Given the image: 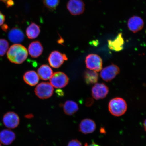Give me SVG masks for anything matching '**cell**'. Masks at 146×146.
<instances>
[{
    "label": "cell",
    "mask_w": 146,
    "mask_h": 146,
    "mask_svg": "<svg viewBox=\"0 0 146 146\" xmlns=\"http://www.w3.org/2000/svg\"><path fill=\"white\" fill-rule=\"evenodd\" d=\"M2 29L5 32H7L8 30V26L6 25H2Z\"/></svg>",
    "instance_id": "cell-27"
},
{
    "label": "cell",
    "mask_w": 146,
    "mask_h": 146,
    "mask_svg": "<svg viewBox=\"0 0 146 146\" xmlns=\"http://www.w3.org/2000/svg\"><path fill=\"white\" fill-rule=\"evenodd\" d=\"M68 60L66 55L57 51L51 52L48 58L49 64L53 68H58L62 65L65 61Z\"/></svg>",
    "instance_id": "cell-6"
},
{
    "label": "cell",
    "mask_w": 146,
    "mask_h": 146,
    "mask_svg": "<svg viewBox=\"0 0 146 146\" xmlns=\"http://www.w3.org/2000/svg\"><path fill=\"white\" fill-rule=\"evenodd\" d=\"M78 110V104L72 100H67L63 105L64 112L67 115H72L77 112Z\"/></svg>",
    "instance_id": "cell-19"
},
{
    "label": "cell",
    "mask_w": 146,
    "mask_h": 146,
    "mask_svg": "<svg viewBox=\"0 0 146 146\" xmlns=\"http://www.w3.org/2000/svg\"><path fill=\"white\" fill-rule=\"evenodd\" d=\"M28 52L23 45L15 44L10 47L7 53V58L11 62L20 64L26 60Z\"/></svg>",
    "instance_id": "cell-1"
},
{
    "label": "cell",
    "mask_w": 146,
    "mask_h": 146,
    "mask_svg": "<svg viewBox=\"0 0 146 146\" xmlns=\"http://www.w3.org/2000/svg\"><path fill=\"white\" fill-rule=\"evenodd\" d=\"M4 125L9 129H13L19 125L20 119L18 115L13 112H9L5 113L3 118Z\"/></svg>",
    "instance_id": "cell-9"
},
{
    "label": "cell",
    "mask_w": 146,
    "mask_h": 146,
    "mask_svg": "<svg viewBox=\"0 0 146 146\" xmlns=\"http://www.w3.org/2000/svg\"><path fill=\"white\" fill-rule=\"evenodd\" d=\"M0 146H1V144H0Z\"/></svg>",
    "instance_id": "cell-31"
},
{
    "label": "cell",
    "mask_w": 146,
    "mask_h": 146,
    "mask_svg": "<svg viewBox=\"0 0 146 146\" xmlns=\"http://www.w3.org/2000/svg\"><path fill=\"white\" fill-rule=\"evenodd\" d=\"M144 127H145V130L146 129V120H145V121H144Z\"/></svg>",
    "instance_id": "cell-30"
},
{
    "label": "cell",
    "mask_w": 146,
    "mask_h": 146,
    "mask_svg": "<svg viewBox=\"0 0 146 146\" xmlns=\"http://www.w3.org/2000/svg\"><path fill=\"white\" fill-rule=\"evenodd\" d=\"M84 78L87 84H95L97 82L98 75L96 71L86 70L84 74Z\"/></svg>",
    "instance_id": "cell-21"
},
{
    "label": "cell",
    "mask_w": 146,
    "mask_h": 146,
    "mask_svg": "<svg viewBox=\"0 0 146 146\" xmlns=\"http://www.w3.org/2000/svg\"><path fill=\"white\" fill-rule=\"evenodd\" d=\"M38 74L41 79L47 80L50 79L53 74V72L48 65H43L38 69Z\"/></svg>",
    "instance_id": "cell-18"
},
{
    "label": "cell",
    "mask_w": 146,
    "mask_h": 146,
    "mask_svg": "<svg viewBox=\"0 0 146 146\" xmlns=\"http://www.w3.org/2000/svg\"><path fill=\"white\" fill-rule=\"evenodd\" d=\"M0 1L4 3L8 8L13 6L14 4V1L13 0H0Z\"/></svg>",
    "instance_id": "cell-25"
},
{
    "label": "cell",
    "mask_w": 146,
    "mask_h": 146,
    "mask_svg": "<svg viewBox=\"0 0 146 146\" xmlns=\"http://www.w3.org/2000/svg\"><path fill=\"white\" fill-rule=\"evenodd\" d=\"M54 89L48 82H42L35 89V92L38 98L42 99H47L53 94Z\"/></svg>",
    "instance_id": "cell-3"
},
{
    "label": "cell",
    "mask_w": 146,
    "mask_h": 146,
    "mask_svg": "<svg viewBox=\"0 0 146 146\" xmlns=\"http://www.w3.org/2000/svg\"><path fill=\"white\" fill-rule=\"evenodd\" d=\"M23 79L25 83L31 86H34L37 84L39 81L38 74L34 71H29L25 73Z\"/></svg>",
    "instance_id": "cell-17"
},
{
    "label": "cell",
    "mask_w": 146,
    "mask_h": 146,
    "mask_svg": "<svg viewBox=\"0 0 146 146\" xmlns=\"http://www.w3.org/2000/svg\"><path fill=\"white\" fill-rule=\"evenodd\" d=\"M127 105L123 98H116L111 100L109 104V110L111 113L115 116L123 115L126 112Z\"/></svg>",
    "instance_id": "cell-2"
},
{
    "label": "cell",
    "mask_w": 146,
    "mask_h": 146,
    "mask_svg": "<svg viewBox=\"0 0 146 146\" xmlns=\"http://www.w3.org/2000/svg\"><path fill=\"white\" fill-rule=\"evenodd\" d=\"M144 25L143 20L138 16L131 17L128 21V27L129 30L134 33L141 31L143 28Z\"/></svg>",
    "instance_id": "cell-11"
},
{
    "label": "cell",
    "mask_w": 146,
    "mask_h": 146,
    "mask_svg": "<svg viewBox=\"0 0 146 146\" xmlns=\"http://www.w3.org/2000/svg\"><path fill=\"white\" fill-rule=\"evenodd\" d=\"M87 68L89 70L100 72L102 69L103 61L101 58L98 55L90 54L88 56L85 60Z\"/></svg>",
    "instance_id": "cell-5"
},
{
    "label": "cell",
    "mask_w": 146,
    "mask_h": 146,
    "mask_svg": "<svg viewBox=\"0 0 146 146\" xmlns=\"http://www.w3.org/2000/svg\"><path fill=\"white\" fill-rule=\"evenodd\" d=\"M9 43L7 40L0 39V56H4L8 51Z\"/></svg>",
    "instance_id": "cell-23"
},
{
    "label": "cell",
    "mask_w": 146,
    "mask_h": 146,
    "mask_svg": "<svg viewBox=\"0 0 146 146\" xmlns=\"http://www.w3.org/2000/svg\"><path fill=\"white\" fill-rule=\"evenodd\" d=\"M108 47L111 50L115 52H120L123 50L125 41L122 33L118 34L117 37L114 40H108Z\"/></svg>",
    "instance_id": "cell-14"
},
{
    "label": "cell",
    "mask_w": 146,
    "mask_h": 146,
    "mask_svg": "<svg viewBox=\"0 0 146 146\" xmlns=\"http://www.w3.org/2000/svg\"><path fill=\"white\" fill-rule=\"evenodd\" d=\"M85 146H100L99 145H98V144H96L94 142H92V143H91L89 145H88L87 143H86L85 145Z\"/></svg>",
    "instance_id": "cell-28"
},
{
    "label": "cell",
    "mask_w": 146,
    "mask_h": 146,
    "mask_svg": "<svg viewBox=\"0 0 146 146\" xmlns=\"http://www.w3.org/2000/svg\"><path fill=\"white\" fill-rule=\"evenodd\" d=\"M50 84L56 88H63L68 85L69 79L65 73L62 72H57L53 74L50 78Z\"/></svg>",
    "instance_id": "cell-4"
},
{
    "label": "cell",
    "mask_w": 146,
    "mask_h": 146,
    "mask_svg": "<svg viewBox=\"0 0 146 146\" xmlns=\"http://www.w3.org/2000/svg\"><path fill=\"white\" fill-rule=\"evenodd\" d=\"M109 92V88L104 83L96 84L92 89V96L96 100L104 98Z\"/></svg>",
    "instance_id": "cell-10"
},
{
    "label": "cell",
    "mask_w": 146,
    "mask_h": 146,
    "mask_svg": "<svg viewBox=\"0 0 146 146\" xmlns=\"http://www.w3.org/2000/svg\"><path fill=\"white\" fill-rule=\"evenodd\" d=\"M5 20V16L0 11V26L3 25Z\"/></svg>",
    "instance_id": "cell-26"
},
{
    "label": "cell",
    "mask_w": 146,
    "mask_h": 146,
    "mask_svg": "<svg viewBox=\"0 0 146 146\" xmlns=\"http://www.w3.org/2000/svg\"><path fill=\"white\" fill-rule=\"evenodd\" d=\"M96 128V124L94 120L90 119H85L80 123L79 131L83 134H90L94 132Z\"/></svg>",
    "instance_id": "cell-12"
},
{
    "label": "cell",
    "mask_w": 146,
    "mask_h": 146,
    "mask_svg": "<svg viewBox=\"0 0 146 146\" xmlns=\"http://www.w3.org/2000/svg\"><path fill=\"white\" fill-rule=\"evenodd\" d=\"M67 7L72 15H78L84 12L85 4L83 0H69Z\"/></svg>",
    "instance_id": "cell-7"
},
{
    "label": "cell",
    "mask_w": 146,
    "mask_h": 146,
    "mask_svg": "<svg viewBox=\"0 0 146 146\" xmlns=\"http://www.w3.org/2000/svg\"><path fill=\"white\" fill-rule=\"evenodd\" d=\"M120 69L116 65L113 64L105 67L100 72V76L104 81H110L119 74Z\"/></svg>",
    "instance_id": "cell-8"
},
{
    "label": "cell",
    "mask_w": 146,
    "mask_h": 146,
    "mask_svg": "<svg viewBox=\"0 0 146 146\" xmlns=\"http://www.w3.org/2000/svg\"><path fill=\"white\" fill-rule=\"evenodd\" d=\"M60 0H43V4L47 9L51 10H56L59 5Z\"/></svg>",
    "instance_id": "cell-22"
},
{
    "label": "cell",
    "mask_w": 146,
    "mask_h": 146,
    "mask_svg": "<svg viewBox=\"0 0 146 146\" xmlns=\"http://www.w3.org/2000/svg\"><path fill=\"white\" fill-rule=\"evenodd\" d=\"M15 138V133L10 129H4L0 132V142L3 145H10Z\"/></svg>",
    "instance_id": "cell-15"
},
{
    "label": "cell",
    "mask_w": 146,
    "mask_h": 146,
    "mask_svg": "<svg viewBox=\"0 0 146 146\" xmlns=\"http://www.w3.org/2000/svg\"><path fill=\"white\" fill-rule=\"evenodd\" d=\"M34 116L32 114H29L26 115L25 116V117L27 118H32Z\"/></svg>",
    "instance_id": "cell-29"
},
{
    "label": "cell",
    "mask_w": 146,
    "mask_h": 146,
    "mask_svg": "<svg viewBox=\"0 0 146 146\" xmlns=\"http://www.w3.org/2000/svg\"><path fill=\"white\" fill-rule=\"evenodd\" d=\"M43 48L42 45L39 41L32 42L29 45L28 52L32 57L36 58L42 53Z\"/></svg>",
    "instance_id": "cell-16"
},
{
    "label": "cell",
    "mask_w": 146,
    "mask_h": 146,
    "mask_svg": "<svg viewBox=\"0 0 146 146\" xmlns=\"http://www.w3.org/2000/svg\"><path fill=\"white\" fill-rule=\"evenodd\" d=\"M40 32V27L36 24L32 23L27 27L26 33L29 39H34L38 37Z\"/></svg>",
    "instance_id": "cell-20"
},
{
    "label": "cell",
    "mask_w": 146,
    "mask_h": 146,
    "mask_svg": "<svg viewBox=\"0 0 146 146\" xmlns=\"http://www.w3.org/2000/svg\"><path fill=\"white\" fill-rule=\"evenodd\" d=\"M67 146H82L81 142L77 139L71 140L68 143Z\"/></svg>",
    "instance_id": "cell-24"
},
{
    "label": "cell",
    "mask_w": 146,
    "mask_h": 146,
    "mask_svg": "<svg viewBox=\"0 0 146 146\" xmlns=\"http://www.w3.org/2000/svg\"><path fill=\"white\" fill-rule=\"evenodd\" d=\"M8 37L10 41L17 44L21 43L24 40L25 35L21 29L15 27L9 31Z\"/></svg>",
    "instance_id": "cell-13"
}]
</instances>
